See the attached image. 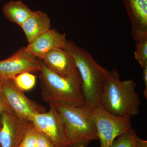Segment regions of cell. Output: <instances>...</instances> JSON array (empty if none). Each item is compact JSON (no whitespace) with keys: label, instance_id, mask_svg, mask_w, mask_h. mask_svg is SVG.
<instances>
[{"label":"cell","instance_id":"obj_17","mask_svg":"<svg viewBox=\"0 0 147 147\" xmlns=\"http://www.w3.org/2000/svg\"><path fill=\"white\" fill-rule=\"evenodd\" d=\"M136 48L134 53L135 59L142 67L147 66V38L135 42Z\"/></svg>","mask_w":147,"mask_h":147},{"label":"cell","instance_id":"obj_16","mask_svg":"<svg viewBox=\"0 0 147 147\" xmlns=\"http://www.w3.org/2000/svg\"><path fill=\"white\" fill-rule=\"evenodd\" d=\"M137 135L136 131L132 129L128 132L117 137L109 147H136L135 139Z\"/></svg>","mask_w":147,"mask_h":147},{"label":"cell","instance_id":"obj_21","mask_svg":"<svg viewBox=\"0 0 147 147\" xmlns=\"http://www.w3.org/2000/svg\"><path fill=\"white\" fill-rule=\"evenodd\" d=\"M143 68V79L146 86L144 91V95L146 98H147V66Z\"/></svg>","mask_w":147,"mask_h":147},{"label":"cell","instance_id":"obj_22","mask_svg":"<svg viewBox=\"0 0 147 147\" xmlns=\"http://www.w3.org/2000/svg\"><path fill=\"white\" fill-rule=\"evenodd\" d=\"M136 147H147V141L142 140L137 135L135 139Z\"/></svg>","mask_w":147,"mask_h":147},{"label":"cell","instance_id":"obj_2","mask_svg":"<svg viewBox=\"0 0 147 147\" xmlns=\"http://www.w3.org/2000/svg\"><path fill=\"white\" fill-rule=\"evenodd\" d=\"M132 79L121 81L115 69L109 71L105 79L100 105L114 115L130 117L139 113L140 102Z\"/></svg>","mask_w":147,"mask_h":147},{"label":"cell","instance_id":"obj_15","mask_svg":"<svg viewBox=\"0 0 147 147\" xmlns=\"http://www.w3.org/2000/svg\"><path fill=\"white\" fill-rule=\"evenodd\" d=\"M12 80L19 89L24 92L28 91L35 86L36 76L31 72H25L17 75Z\"/></svg>","mask_w":147,"mask_h":147},{"label":"cell","instance_id":"obj_23","mask_svg":"<svg viewBox=\"0 0 147 147\" xmlns=\"http://www.w3.org/2000/svg\"><path fill=\"white\" fill-rule=\"evenodd\" d=\"M1 126H0V129H1Z\"/></svg>","mask_w":147,"mask_h":147},{"label":"cell","instance_id":"obj_18","mask_svg":"<svg viewBox=\"0 0 147 147\" xmlns=\"http://www.w3.org/2000/svg\"><path fill=\"white\" fill-rule=\"evenodd\" d=\"M38 134V130L33 125L17 147H37Z\"/></svg>","mask_w":147,"mask_h":147},{"label":"cell","instance_id":"obj_8","mask_svg":"<svg viewBox=\"0 0 147 147\" xmlns=\"http://www.w3.org/2000/svg\"><path fill=\"white\" fill-rule=\"evenodd\" d=\"M32 122L15 114L3 112L1 115L0 147H17L24 139Z\"/></svg>","mask_w":147,"mask_h":147},{"label":"cell","instance_id":"obj_13","mask_svg":"<svg viewBox=\"0 0 147 147\" xmlns=\"http://www.w3.org/2000/svg\"><path fill=\"white\" fill-rule=\"evenodd\" d=\"M131 26L139 27L147 23V0H122Z\"/></svg>","mask_w":147,"mask_h":147},{"label":"cell","instance_id":"obj_14","mask_svg":"<svg viewBox=\"0 0 147 147\" xmlns=\"http://www.w3.org/2000/svg\"><path fill=\"white\" fill-rule=\"evenodd\" d=\"M3 10L9 21L20 27L33 11L21 1H11L6 3Z\"/></svg>","mask_w":147,"mask_h":147},{"label":"cell","instance_id":"obj_11","mask_svg":"<svg viewBox=\"0 0 147 147\" xmlns=\"http://www.w3.org/2000/svg\"><path fill=\"white\" fill-rule=\"evenodd\" d=\"M41 60L50 71L62 77H69L77 70L73 57L62 48L49 51Z\"/></svg>","mask_w":147,"mask_h":147},{"label":"cell","instance_id":"obj_3","mask_svg":"<svg viewBox=\"0 0 147 147\" xmlns=\"http://www.w3.org/2000/svg\"><path fill=\"white\" fill-rule=\"evenodd\" d=\"M39 79L42 100L50 104L64 103L84 106L85 103L78 71L71 76H59L46 67L40 60Z\"/></svg>","mask_w":147,"mask_h":147},{"label":"cell","instance_id":"obj_12","mask_svg":"<svg viewBox=\"0 0 147 147\" xmlns=\"http://www.w3.org/2000/svg\"><path fill=\"white\" fill-rule=\"evenodd\" d=\"M29 43L50 29L51 20L45 12L33 11L21 26Z\"/></svg>","mask_w":147,"mask_h":147},{"label":"cell","instance_id":"obj_4","mask_svg":"<svg viewBox=\"0 0 147 147\" xmlns=\"http://www.w3.org/2000/svg\"><path fill=\"white\" fill-rule=\"evenodd\" d=\"M50 104L53 105L63 122L69 147H87L92 141L98 139L89 111L85 106Z\"/></svg>","mask_w":147,"mask_h":147},{"label":"cell","instance_id":"obj_19","mask_svg":"<svg viewBox=\"0 0 147 147\" xmlns=\"http://www.w3.org/2000/svg\"><path fill=\"white\" fill-rule=\"evenodd\" d=\"M3 112H8L11 114H15L0 88V126H1V115Z\"/></svg>","mask_w":147,"mask_h":147},{"label":"cell","instance_id":"obj_7","mask_svg":"<svg viewBox=\"0 0 147 147\" xmlns=\"http://www.w3.org/2000/svg\"><path fill=\"white\" fill-rule=\"evenodd\" d=\"M47 112L35 116L32 122L38 130L47 137L55 147H69L64 124L53 105Z\"/></svg>","mask_w":147,"mask_h":147},{"label":"cell","instance_id":"obj_10","mask_svg":"<svg viewBox=\"0 0 147 147\" xmlns=\"http://www.w3.org/2000/svg\"><path fill=\"white\" fill-rule=\"evenodd\" d=\"M66 34H61L55 29H50L29 43L25 49L34 57L42 60L49 51L63 48L67 42Z\"/></svg>","mask_w":147,"mask_h":147},{"label":"cell","instance_id":"obj_5","mask_svg":"<svg viewBox=\"0 0 147 147\" xmlns=\"http://www.w3.org/2000/svg\"><path fill=\"white\" fill-rule=\"evenodd\" d=\"M89 111L96 128L100 147H109L116 138L132 129L130 117L114 115L100 105Z\"/></svg>","mask_w":147,"mask_h":147},{"label":"cell","instance_id":"obj_20","mask_svg":"<svg viewBox=\"0 0 147 147\" xmlns=\"http://www.w3.org/2000/svg\"><path fill=\"white\" fill-rule=\"evenodd\" d=\"M37 147H55L50 140L38 131Z\"/></svg>","mask_w":147,"mask_h":147},{"label":"cell","instance_id":"obj_9","mask_svg":"<svg viewBox=\"0 0 147 147\" xmlns=\"http://www.w3.org/2000/svg\"><path fill=\"white\" fill-rule=\"evenodd\" d=\"M40 60L23 47L9 58L0 61V79H12L23 72L40 71Z\"/></svg>","mask_w":147,"mask_h":147},{"label":"cell","instance_id":"obj_6","mask_svg":"<svg viewBox=\"0 0 147 147\" xmlns=\"http://www.w3.org/2000/svg\"><path fill=\"white\" fill-rule=\"evenodd\" d=\"M0 88L11 108L19 117L32 122L35 116L45 112L43 106L29 99L12 79H0Z\"/></svg>","mask_w":147,"mask_h":147},{"label":"cell","instance_id":"obj_1","mask_svg":"<svg viewBox=\"0 0 147 147\" xmlns=\"http://www.w3.org/2000/svg\"><path fill=\"white\" fill-rule=\"evenodd\" d=\"M63 49L73 57L79 73L85 107L89 110L100 105L103 84L109 73L98 64L88 52L67 40Z\"/></svg>","mask_w":147,"mask_h":147}]
</instances>
